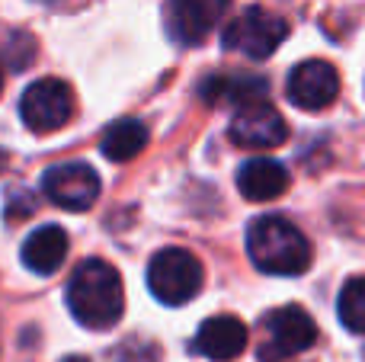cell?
Returning a JSON list of instances; mask_svg holds the SVG:
<instances>
[{"label":"cell","instance_id":"5b68a950","mask_svg":"<svg viewBox=\"0 0 365 362\" xmlns=\"http://www.w3.org/2000/svg\"><path fill=\"white\" fill-rule=\"evenodd\" d=\"M317 340V324L302 305H285L266 314L263 321V343H259V359L263 362H282L298 353L311 350Z\"/></svg>","mask_w":365,"mask_h":362},{"label":"cell","instance_id":"9a60e30c","mask_svg":"<svg viewBox=\"0 0 365 362\" xmlns=\"http://www.w3.org/2000/svg\"><path fill=\"white\" fill-rule=\"evenodd\" d=\"M148 145V125L141 119H119L103 132L100 151L113 164H125V160L138 157Z\"/></svg>","mask_w":365,"mask_h":362},{"label":"cell","instance_id":"e0dca14e","mask_svg":"<svg viewBox=\"0 0 365 362\" xmlns=\"http://www.w3.org/2000/svg\"><path fill=\"white\" fill-rule=\"evenodd\" d=\"M61 362H87V359H81V356H71V359H61Z\"/></svg>","mask_w":365,"mask_h":362},{"label":"cell","instance_id":"7a4b0ae2","mask_svg":"<svg viewBox=\"0 0 365 362\" xmlns=\"http://www.w3.org/2000/svg\"><path fill=\"white\" fill-rule=\"evenodd\" d=\"M247 254L259 273L302 276L311 267V241L282 215H259L247 228Z\"/></svg>","mask_w":365,"mask_h":362},{"label":"cell","instance_id":"3957f363","mask_svg":"<svg viewBox=\"0 0 365 362\" xmlns=\"http://www.w3.org/2000/svg\"><path fill=\"white\" fill-rule=\"evenodd\" d=\"M148 289L160 305L180 308L202 289V263L182 247H164L148 263Z\"/></svg>","mask_w":365,"mask_h":362},{"label":"cell","instance_id":"6da1fadb","mask_svg":"<svg viewBox=\"0 0 365 362\" xmlns=\"http://www.w3.org/2000/svg\"><path fill=\"white\" fill-rule=\"evenodd\" d=\"M64 299H68L74 321L90 331H109L119 324L122 311H125V289H122L119 269L100 257L83 260L71 273Z\"/></svg>","mask_w":365,"mask_h":362},{"label":"cell","instance_id":"8fae6325","mask_svg":"<svg viewBox=\"0 0 365 362\" xmlns=\"http://www.w3.org/2000/svg\"><path fill=\"white\" fill-rule=\"evenodd\" d=\"M247 340H250V333H247L244 321L234 318V314H215L195 333V350L205 359L227 362L247 350Z\"/></svg>","mask_w":365,"mask_h":362},{"label":"cell","instance_id":"30bf717a","mask_svg":"<svg viewBox=\"0 0 365 362\" xmlns=\"http://www.w3.org/2000/svg\"><path fill=\"white\" fill-rule=\"evenodd\" d=\"M231 0H167L164 4V23L170 38L180 45H199L218 29L225 19Z\"/></svg>","mask_w":365,"mask_h":362},{"label":"cell","instance_id":"ac0fdd59","mask_svg":"<svg viewBox=\"0 0 365 362\" xmlns=\"http://www.w3.org/2000/svg\"><path fill=\"white\" fill-rule=\"evenodd\" d=\"M0 93H4V74H0Z\"/></svg>","mask_w":365,"mask_h":362},{"label":"cell","instance_id":"7c38bea8","mask_svg":"<svg viewBox=\"0 0 365 362\" xmlns=\"http://www.w3.org/2000/svg\"><path fill=\"white\" fill-rule=\"evenodd\" d=\"M289 170L272 157H250L237 170V190L250 202H272L289 190Z\"/></svg>","mask_w":365,"mask_h":362},{"label":"cell","instance_id":"277c9868","mask_svg":"<svg viewBox=\"0 0 365 362\" xmlns=\"http://www.w3.org/2000/svg\"><path fill=\"white\" fill-rule=\"evenodd\" d=\"M285 38H289V23L279 13L266 10V6H247L221 32V45L227 51L247 55L253 61L269 58Z\"/></svg>","mask_w":365,"mask_h":362},{"label":"cell","instance_id":"9c48e42d","mask_svg":"<svg viewBox=\"0 0 365 362\" xmlns=\"http://www.w3.org/2000/svg\"><path fill=\"white\" fill-rule=\"evenodd\" d=\"M227 138L247 151H269L289 138V125H285L282 113L269 106V100H259L234 113L231 125H227Z\"/></svg>","mask_w":365,"mask_h":362},{"label":"cell","instance_id":"5bb4252c","mask_svg":"<svg viewBox=\"0 0 365 362\" xmlns=\"http://www.w3.org/2000/svg\"><path fill=\"white\" fill-rule=\"evenodd\" d=\"M202 100L212 103V106H250V103H259L269 96V83L257 74H212L205 83H202Z\"/></svg>","mask_w":365,"mask_h":362},{"label":"cell","instance_id":"ba28073f","mask_svg":"<svg viewBox=\"0 0 365 362\" xmlns=\"http://www.w3.org/2000/svg\"><path fill=\"white\" fill-rule=\"evenodd\" d=\"M285 96H289L292 106L308 109V113H321V109L334 106V100L340 96V74L324 58H308V61L295 64L289 71Z\"/></svg>","mask_w":365,"mask_h":362},{"label":"cell","instance_id":"2e32d148","mask_svg":"<svg viewBox=\"0 0 365 362\" xmlns=\"http://www.w3.org/2000/svg\"><path fill=\"white\" fill-rule=\"evenodd\" d=\"M336 314L346 331L365 333V276L346 279V286L340 289V299H336Z\"/></svg>","mask_w":365,"mask_h":362},{"label":"cell","instance_id":"52a82bcc","mask_svg":"<svg viewBox=\"0 0 365 362\" xmlns=\"http://www.w3.org/2000/svg\"><path fill=\"white\" fill-rule=\"evenodd\" d=\"M45 199L61 209L71 212H87L90 205L100 199V173L83 160H71V164H55L38 177Z\"/></svg>","mask_w":365,"mask_h":362},{"label":"cell","instance_id":"4fadbf2b","mask_svg":"<svg viewBox=\"0 0 365 362\" xmlns=\"http://www.w3.org/2000/svg\"><path fill=\"white\" fill-rule=\"evenodd\" d=\"M19 257H23L26 269H32L36 276L58 273L68 260V234L61 224H42L23 241Z\"/></svg>","mask_w":365,"mask_h":362},{"label":"cell","instance_id":"8992f818","mask_svg":"<svg viewBox=\"0 0 365 362\" xmlns=\"http://www.w3.org/2000/svg\"><path fill=\"white\" fill-rule=\"evenodd\" d=\"M71 115H74V93L58 77H45V81L29 83L23 100H19V119L36 135L58 132L61 125H68Z\"/></svg>","mask_w":365,"mask_h":362}]
</instances>
